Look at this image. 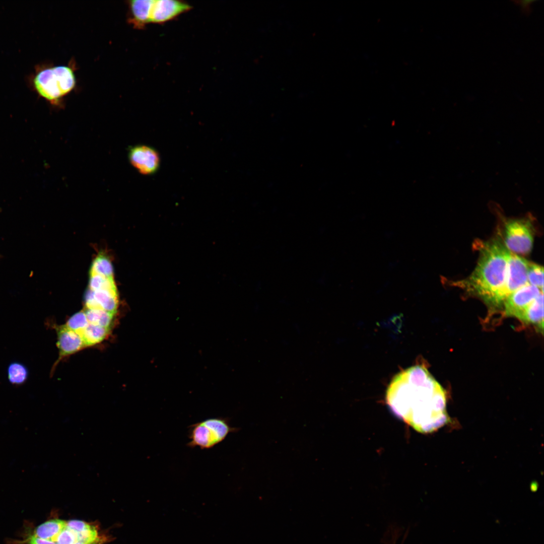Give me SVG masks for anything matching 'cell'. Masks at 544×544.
<instances>
[{"label":"cell","instance_id":"5","mask_svg":"<svg viewBox=\"0 0 544 544\" xmlns=\"http://www.w3.org/2000/svg\"><path fill=\"white\" fill-rule=\"evenodd\" d=\"M529 222L524 219H510L505 224L504 242L510 251L522 254L530 252L533 236L532 225Z\"/></svg>","mask_w":544,"mask_h":544},{"label":"cell","instance_id":"2","mask_svg":"<svg viewBox=\"0 0 544 544\" xmlns=\"http://www.w3.org/2000/svg\"><path fill=\"white\" fill-rule=\"evenodd\" d=\"M479 258L474 270L456 286L477 295L493 305L503 302L502 290L505 284L509 250L500 241L480 242Z\"/></svg>","mask_w":544,"mask_h":544},{"label":"cell","instance_id":"9","mask_svg":"<svg viewBox=\"0 0 544 544\" xmlns=\"http://www.w3.org/2000/svg\"><path fill=\"white\" fill-rule=\"evenodd\" d=\"M191 8L189 5L181 1H154L150 14V22L164 23L189 11Z\"/></svg>","mask_w":544,"mask_h":544},{"label":"cell","instance_id":"18","mask_svg":"<svg viewBox=\"0 0 544 544\" xmlns=\"http://www.w3.org/2000/svg\"><path fill=\"white\" fill-rule=\"evenodd\" d=\"M90 275H99L113 278V268L109 258L104 254H98L93 260Z\"/></svg>","mask_w":544,"mask_h":544},{"label":"cell","instance_id":"23","mask_svg":"<svg viewBox=\"0 0 544 544\" xmlns=\"http://www.w3.org/2000/svg\"><path fill=\"white\" fill-rule=\"evenodd\" d=\"M78 541L85 544H91L97 540L98 533L95 527L91 525L89 528L77 533Z\"/></svg>","mask_w":544,"mask_h":544},{"label":"cell","instance_id":"8","mask_svg":"<svg viewBox=\"0 0 544 544\" xmlns=\"http://www.w3.org/2000/svg\"><path fill=\"white\" fill-rule=\"evenodd\" d=\"M542 292L538 288L526 284L510 294L504 300L505 314L520 319L528 306Z\"/></svg>","mask_w":544,"mask_h":544},{"label":"cell","instance_id":"1","mask_svg":"<svg viewBox=\"0 0 544 544\" xmlns=\"http://www.w3.org/2000/svg\"><path fill=\"white\" fill-rule=\"evenodd\" d=\"M385 399L396 417L420 433L435 431L449 419L443 388L421 365L396 374L387 387Z\"/></svg>","mask_w":544,"mask_h":544},{"label":"cell","instance_id":"7","mask_svg":"<svg viewBox=\"0 0 544 544\" xmlns=\"http://www.w3.org/2000/svg\"><path fill=\"white\" fill-rule=\"evenodd\" d=\"M130 164L141 173L145 175L156 173L160 166V157L154 148L146 145H137L130 148L128 152Z\"/></svg>","mask_w":544,"mask_h":544},{"label":"cell","instance_id":"20","mask_svg":"<svg viewBox=\"0 0 544 544\" xmlns=\"http://www.w3.org/2000/svg\"><path fill=\"white\" fill-rule=\"evenodd\" d=\"M528 283L538 288L542 292L543 290V268L538 264L529 262L527 269Z\"/></svg>","mask_w":544,"mask_h":544},{"label":"cell","instance_id":"19","mask_svg":"<svg viewBox=\"0 0 544 544\" xmlns=\"http://www.w3.org/2000/svg\"><path fill=\"white\" fill-rule=\"evenodd\" d=\"M89 289L93 291L107 290L117 292L113 278L99 275H90Z\"/></svg>","mask_w":544,"mask_h":544},{"label":"cell","instance_id":"17","mask_svg":"<svg viewBox=\"0 0 544 544\" xmlns=\"http://www.w3.org/2000/svg\"><path fill=\"white\" fill-rule=\"evenodd\" d=\"M8 378L10 383L14 385L23 384L27 380L29 371L23 364L14 362L9 364L8 369Z\"/></svg>","mask_w":544,"mask_h":544},{"label":"cell","instance_id":"15","mask_svg":"<svg viewBox=\"0 0 544 544\" xmlns=\"http://www.w3.org/2000/svg\"><path fill=\"white\" fill-rule=\"evenodd\" d=\"M110 330L109 328L89 323L81 336L86 347H91L103 341L109 334Z\"/></svg>","mask_w":544,"mask_h":544},{"label":"cell","instance_id":"26","mask_svg":"<svg viewBox=\"0 0 544 544\" xmlns=\"http://www.w3.org/2000/svg\"><path fill=\"white\" fill-rule=\"evenodd\" d=\"M73 544H85V543H84L80 542V541H77V542H75Z\"/></svg>","mask_w":544,"mask_h":544},{"label":"cell","instance_id":"14","mask_svg":"<svg viewBox=\"0 0 544 544\" xmlns=\"http://www.w3.org/2000/svg\"><path fill=\"white\" fill-rule=\"evenodd\" d=\"M66 521L51 519L38 526L32 535L39 538L50 540L56 536L64 527Z\"/></svg>","mask_w":544,"mask_h":544},{"label":"cell","instance_id":"11","mask_svg":"<svg viewBox=\"0 0 544 544\" xmlns=\"http://www.w3.org/2000/svg\"><path fill=\"white\" fill-rule=\"evenodd\" d=\"M154 1L135 0L129 3L131 17L129 22L137 28L142 29L150 22V14Z\"/></svg>","mask_w":544,"mask_h":544},{"label":"cell","instance_id":"6","mask_svg":"<svg viewBox=\"0 0 544 544\" xmlns=\"http://www.w3.org/2000/svg\"><path fill=\"white\" fill-rule=\"evenodd\" d=\"M528 263L525 259L509 251L506 279L502 293L503 302L510 294L528 283Z\"/></svg>","mask_w":544,"mask_h":544},{"label":"cell","instance_id":"16","mask_svg":"<svg viewBox=\"0 0 544 544\" xmlns=\"http://www.w3.org/2000/svg\"><path fill=\"white\" fill-rule=\"evenodd\" d=\"M84 311L89 323L109 329L112 326L114 314L102 309H85Z\"/></svg>","mask_w":544,"mask_h":544},{"label":"cell","instance_id":"10","mask_svg":"<svg viewBox=\"0 0 544 544\" xmlns=\"http://www.w3.org/2000/svg\"><path fill=\"white\" fill-rule=\"evenodd\" d=\"M57 334L56 346L59 351V357L51 370V374L58 362L65 356L73 354L85 347V343L80 335L69 328L64 324L53 326Z\"/></svg>","mask_w":544,"mask_h":544},{"label":"cell","instance_id":"27","mask_svg":"<svg viewBox=\"0 0 544 544\" xmlns=\"http://www.w3.org/2000/svg\"><path fill=\"white\" fill-rule=\"evenodd\" d=\"M91 544H98V543H97V540H96V541L94 542L93 543H92Z\"/></svg>","mask_w":544,"mask_h":544},{"label":"cell","instance_id":"22","mask_svg":"<svg viewBox=\"0 0 544 544\" xmlns=\"http://www.w3.org/2000/svg\"><path fill=\"white\" fill-rule=\"evenodd\" d=\"M50 540L56 544H73L78 541L77 533L66 526Z\"/></svg>","mask_w":544,"mask_h":544},{"label":"cell","instance_id":"24","mask_svg":"<svg viewBox=\"0 0 544 544\" xmlns=\"http://www.w3.org/2000/svg\"><path fill=\"white\" fill-rule=\"evenodd\" d=\"M91 525L81 520H72L66 522V526L76 533L89 528Z\"/></svg>","mask_w":544,"mask_h":544},{"label":"cell","instance_id":"13","mask_svg":"<svg viewBox=\"0 0 544 544\" xmlns=\"http://www.w3.org/2000/svg\"><path fill=\"white\" fill-rule=\"evenodd\" d=\"M94 292L95 300L99 309L115 314L118 306L117 292L100 290Z\"/></svg>","mask_w":544,"mask_h":544},{"label":"cell","instance_id":"21","mask_svg":"<svg viewBox=\"0 0 544 544\" xmlns=\"http://www.w3.org/2000/svg\"><path fill=\"white\" fill-rule=\"evenodd\" d=\"M88 324L89 322L85 312L84 310H81L70 317L64 325L81 335Z\"/></svg>","mask_w":544,"mask_h":544},{"label":"cell","instance_id":"25","mask_svg":"<svg viewBox=\"0 0 544 544\" xmlns=\"http://www.w3.org/2000/svg\"><path fill=\"white\" fill-rule=\"evenodd\" d=\"M28 544H56L54 542L45 539H42L31 535L28 538Z\"/></svg>","mask_w":544,"mask_h":544},{"label":"cell","instance_id":"12","mask_svg":"<svg viewBox=\"0 0 544 544\" xmlns=\"http://www.w3.org/2000/svg\"><path fill=\"white\" fill-rule=\"evenodd\" d=\"M520 320L536 325L542 332L543 329V295L540 293L528 306Z\"/></svg>","mask_w":544,"mask_h":544},{"label":"cell","instance_id":"3","mask_svg":"<svg viewBox=\"0 0 544 544\" xmlns=\"http://www.w3.org/2000/svg\"><path fill=\"white\" fill-rule=\"evenodd\" d=\"M33 83L41 97L56 104L74 89L76 78L71 67L60 65L42 70L36 75Z\"/></svg>","mask_w":544,"mask_h":544},{"label":"cell","instance_id":"4","mask_svg":"<svg viewBox=\"0 0 544 544\" xmlns=\"http://www.w3.org/2000/svg\"><path fill=\"white\" fill-rule=\"evenodd\" d=\"M189 429L190 441L187 445L201 449L213 448L223 442L230 433L236 432L240 429L232 427L228 418L222 417L205 419L191 425Z\"/></svg>","mask_w":544,"mask_h":544}]
</instances>
